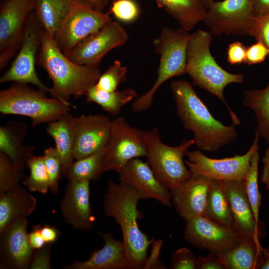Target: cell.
Wrapping results in <instances>:
<instances>
[{
	"mask_svg": "<svg viewBox=\"0 0 269 269\" xmlns=\"http://www.w3.org/2000/svg\"><path fill=\"white\" fill-rule=\"evenodd\" d=\"M22 172L19 170L10 158L0 152V192L5 193L19 185L23 179Z\"/></svg>",
	"mask_w": 269,
	"mask_h": 269,
	"instance_id": "d590c367",
	"label": "cell"
},
{
	"mask_svg": "<svg viewBox=\"0 0 269 269\" xmlns=\"http://www.w3.org/2000/svg\"><path fill=\"white\" fill-rule=\"evenodd\" d=\"M80 0H35L34 12L43 29L54 36L62 20Z\"/></svg>",
	"mask_w": 269,
	"mask_h": 269,
	"instance_id": "83f0119b",
	"label": "cell"
},
{
	"mask_svg": "<svg viewBox=\"0 0 269 269\" xmlns=\"http://www.w3.org/2000/svg\"><path fill=\"white\" fill-rule=\"evenodd\" d=\"M46 93L25 84L15 83L0 91V112L5 115L27 117L31 119L32 127L49 123L70 112L71 104L48 98Z\"/></svg>",
	"mask_w": 269,
	"mask_h": 269,
	"instance_id": "8992f818",
	"label": "cell"
},
{
	"mask_svg": "<svg viewBox=\"0 0 269 269\" xmlns=\"http://www.w3.org/2000/svg\"><path fill=\"white\" fill-rule=\"evenodd\" d=\"M147 162L159 182L170 190L188 178L191 172L185 165L184 157L195 144L193 139L185 140L176 146L163 143L159 131H145Z\"/></svg>",
	"mask_w": 269,
	"mask_h": 269,
	"instance_id": "52a82bcc",
	"label": "cell"
},
{
	"mask_svg": "<svg viewBox=\"0 0 269 269\" xmlns=\"http://www.w3.org/2000/svg\"><path fill=\"white\" fill-rule=\"evenodd\" d=\"M42 156L48 176L49 189L56 194L59 191V181L62 175L61 157L55 147L46 148Z\"/></svg>",
	"mask_w": 269,
	"mask_h": 269,
	"instance_id": "e575fe53",
	"label": "cell"
},
{
	"mask_svg": "<svg viewBox=\"0 0 269 269\" xmlns=\"http://www.w3.org/2000/svg\"><path fill=\"white\" fill-rule=\"evenodd\" d=\"M204 215L218 223L232 227V212L223 181L212 180Z\"/></svg>",
	"mask_w": 269,
	"mask_h": 269,
	"instance_id": "f546056e",
	"label": "cell"
},
{
	"mask_svg": "<svg viewBox=\"0 0 269 269\" xmlns=\"http://www.w3.org/2000/svg\"><path fill=\"white\" fill-rule=\"evenodd\" d=\"M260 136L255 133L253 142L243 155L221 159L206 156L201 150L188 151V160H184L191 173L211 180L244 181L250 167L252 154L259 149Z\"/></svg>",
	"mask_w": 269,
	"mask_h": 269,
	"instance_id": "8fae6325",
	"label": "cell"
},
{
	"mask_svg": "<svg viewBox=\"0 0 269 269\" xmlns=\"http://www.w3.org/2000/svg\"><path fill=\"white\" fill-rule=\"evenodd\" d=\"M86 96L87 103H96L109 115L116 116L125 105L137 97L138 95L132 88L122 91H107L99 89L94 85Z\"/></svg>",
	"mask_w": 269,
	"mask_h": 269,
	"instance_id": "4dcf8cb0",
	"label": "cell"
},
{
	"mask_svg": "<svg viewBox=\"0 0 269 269\" xmlns=\"http://www.w3.org/2000/svg\"><path fill=\"white\" fill-rule=\"evenodd\" d=\"M154 0L159 7L163 8L181 28L188 31L205 20L207 8L203 0Z\"/></svg>",
	"mask_w": 269,
	"mask_h": 269,
	"instance_id": "4316f807",
	"label": "cell"
},
{
	"mask_svg": "<svg viewBox=\"0 0 269 269\" xmlns=\"http://www.w3.org/2000/svg\"><path fill=\"white\" fill-rule=\"evenodd\" d=\"M95 9L102 11L108 4L109 0H83Z\"/></svg>",
	"mask_w": 269,
	"mask_h": 269,
	"instance_id": "f907efd6",
	"label": "cell"
},
{
	"mask_svg": "<svg viewBox=\"0 0 269 269\" xmlns=\"http://www.w3.org/2000/svg\"><path fill=\"white\" fill-rule=\"evenodd\" d=\"M111 122L102 115H82L74 120V158L79 159L105 147L111 132Z\"/></svg>",
	"mask_w": 269,
	"mask_h": 269,
	"instance_id": "2e32d148",
	"label": "cell"
},
{
	"mask_svg": "<svg viewBox=\"0 0 269 269\" xmlns=\"http://www.w3.org/2000/svg\"><path fill=\"white\" fill-rule=\"evenodd\" d=\"M259 149L252 155L250 167L244 181L245 192L257 222L259 220V211L262 196L258 185Z\"/></svg>",
	"mask_w": 269,
	"mask_h": 269,
	"instance_id": "836d02e7",
	"label": "cell"
},
{
	"mask_svg": "<svg viewBox=\"0 0 269 269\" xmlns=\"http://www.w3.org/2000/svg\"><path fill=\"white\" fill-rule=\"evenodd\" d=\"M198 260L193 253L186 248H181L171 255V269H197Z\"/></svg>",
	"mask_w": 269,
	"mask_h": 269,
	"instance_id": "f35d334b",
	"label": "cell"
},
{
	"mask_svg": "<svg viewBox=\"0 0 269 269\" xmlns=\"http://www.w3.org/2000/svg\"><path fill=\"white\" fill-rule=\"evenodd\" d=\"M110 12L95 9L83 0L76 2L61 21L54 38L65 53L112 21Z\"/></svg>",
	"mask_w": 269,
	"mask_h": 269,
	"instance_id": "30bf717a",
	"label": "cell"
},
{
	"mask_svg": "<svg viewBox=\"0 0 269 269\" xmlns=\"http://www.w3.org/2000/svg\"><path fill=\"white\" fill-rule=\"evenodd\" d=\"M263 249L254 240L242 238L237 245L217 254L226 269H256L260 268Z\"/></svg>",
	"mask_w": 269,
	"mask_h": 269,
	"instance_id": "484cf974",
	"label": "cell"
},
{
	"mask_svg": "<svg viewBox=\"0 0 269 269\" xmlns=\"http://www.w3.org/2000/svg\"><path fill=\"white\" fill-rule=\"evenodd\" d=\"M255 17L269 14V0H252Z\"/></svg>",
	"mask_w": 269,
	"mask_h": 269,
	"instance_id": "681fc988",
	"label": "cell"
},
{
	"mask_svg": "<svg viewBox=\"0 0 269 269\" xmlns=\"http://www.w3.org/2000/svg\"><path fill=\"white\" fill-rule=\"evenodd\" d=\"M29 175L22 180V184L31 192L45 194L49 189L48 176L42 155H33L28 161Z\"/></svg>",
	"mask_w": 269,
	"mask_h": 269,
	"instance_id": "d6a6232c",
	"label": "cell"
},
{
	"mask_svg": "<svg viewBox=\"0 0 269 269\" xmlns=\"http://www.w3.org/2000/svg\"><path fill=\"white\" fill-rule=\"evenodd\" d=\"M104 148L73 161L65 176L69 181L98 180L104 172L102 158Z\"/></svg>",
	"mask_w": 269,
	"mask_h": 269,
	"instance_id": "1f68e13d",
	"label": "cell"
},
{
	"mask_svg": "<svg viewBox=\"0 0 269 269\" xmlns=\"http://www.w3.org/2000/svg\"><path fill=\"white\" fill-rule=\"evenodd\" d=\"M204 4H205L207 8L209 6V5L212 3V2L215 1L216 0H203Z\"/></svg>",
	"mask_w": 269,
	"mask_h": 269,
	"instance_id": "f5cc1de1",
	"label": "cell"
},
{
	"mask_svg": "<svg viewBox=\"0 0 269 269\" xmlns=\"http://www.w3.org/2000/svg\"><path fill=\"white\" fill-rule=\"evenodd\" d=\"M26 218L12 222L0 233V256L3 267L23 269L29 267L33 258L27 232Z\"/></svg>",
	"mask_w": 269,
	"mask_h": 269,
	"instance_id": "d6986e66",
	"label": "cell"
},
{
	"mask_svg": "<svg viewBox=\"0 0 269 269\" xmlns=\"http://www.w3.org/2000/svg\"><path fill=\"white\" fill-rule=\"evenodd\" d=\"M197 269H226L219 256L215 253L210 252L206 257H197Z\"/></svg>",
	"mask_w": 269,
	"mask_h": 269,
	"instance_id": "f6af8a7d",
	"label": "cell"
},
{
	"mask_svg": "<svg viewBox=\"0 0 269 269\" xmlns=\"http://www.w3.org/2000/svg\"><path fill=\"white\" fill-rule=\"evenodd\" d=\"M246 47L240 41L230 43L227 48V61L231 65L240 64L245 63Z\"/></svg>",
	"mask_w": 269,
	"mask_h": 269,
	"instance_id": "7bdbcfd3",
	"label": "cell"
},
{
	"mask_svg": "<svg viewBox=\"0 0 269 269\" xmlns=\"http://www.w3.org/2000/svg\"><path fill=\"white\" fill-rule=\"evenodd\" d=\"M243 105L254 112L257 122L255 133L269 145V82L263 89L245 90Z\"/></svg>",
	"mask_w": 269,
	"mask_h": 269,
	"instance_id": "f1b7e54d",
	"label": "cell"
},
{
	"mask_svg": "<svg viewBox=\"0 0 269 269\" xmlns=\"http://www.w3.org/2000/svg\"><path fill=\"white\" fill-rule=\"evenodd\" d=\"M41 227L39 224L34 226L31 232L28 234L29 244L33 250L39 249L46 244L41 232Z\"/></svg>",
	"mask_w": 269,
	"mask_h": 269,
	"instance_id": "bcb514c9",
	"label": "cell"
},
{
	"mask_svg": "<svg viewBox=\"0 0 269 269\" xmlns=\"http://www.w3.org/2000/svg\"><path fill=\"white\" fill-rule=\"evenodd\" d=\"M29 268L31 269H51L50 264V246L46 244L42 248L38 249L33 255Z\"/></svg>",
	"mask_w": 269,
	"mask_h": 269,
	"instance_id": "b9f144b4",
	"label": "cell"
},
{
	"mask_svg": "<svg viewBox=\"0 0 269 269\" xmlns=\"http://www.w3.org/2000/svg\"><path fill=\"white\" fill-rule=\"evenodd\" d=\"M27 133L26 125L15 121H9L0 127V152L7 155L21 172L27 167L35 150L34 146L23 143Z\"/></svg>",
	"mask_w": 269,
	"mask_h": 269,
	"instance_id": "603a6c76",
	"label": "cell"
},
{
	"mask_svg": "<svg viewBox=\"0 0 269 269\" xmlns=\"http://www.w3.org/2000/svg\"><path fill=\"white\" fill-rule=\"evenodd\" d=\"M248 34L257 41L263 43L269 49V14L255 17Z\"/></svg>",
	"mask_w": 269,
	"mask_h": 269,
	"instance_id": "ab89813d",
	"label": "cell"
},
{
	"mask_svg": "<svg viewBox=\"0 0 269 269\" xmlns=\"http://www.w3.org/2000/svg\"><path fill=\"white\" fill-rule=\"evenodd\" d=\"M41 232L46 244L54 243L60 235L59 231L56 227L47 224L41 226Z\"/></svg>",
	"mask_w": 269,
	"mask_h": 269,
	"instance_id": "7dc6e473",
	"label": "cell"
},
{
	"mask_svg": "<svg viewBox=\"0 0 269 269\" xmlns=\"http://www.w3.org/2000/svg\"><path fill=\"white\" fill-rule=\"evenodd\" d=\"M140 199L131 186L109 180L104 198V213L120 226L126 254L133 269L143 268L148 248L154 240H149L138 227L137 219L141 215L137 204Z\"/></svg>",
	"mask_w": 269,
	"mask_h": 269,
	"instance_id": "3957f363",
	"label": "cell"
},
{
	"mask_svg": "<svg viewBox=\"0 0 269 269\" xmlns=\"http://www.w3.org/2000/svg\"><path fill=\"white\" fill-rule=\"evenodd\" d=\"M127 72V67L123 66L119 60H116L101 74L95 85L104 91H116L119 85L126 80Z\"/></svg>",
	"mask_w": 269,
	"mask_h": 269,
	"instance_id": "8d00e7d4",
	"label": "cell"
},
{
	"mask_svg": "<svg viewBox=\"0 0 269 269\" xmlns=\"http://www.w3.org/2000/svg\"><path fill=\"white\" fill-rule=\"evenodd\" d=\"M212 35L209 31L202 29L193 33L187 47L186 73L193 85L216 96L225 105L233 124L238 126L240 121L225 100L224 91L230 84L243 83L244 76L230 73L217 63L210 50Z\"/></svg>",
	"mask_w": 269,
	"mask_h": 269,
	"instance_id": "277c9868",
	"label": "cell"
},
{
	"mask_svg": "<svg viewBox=\"0 0 269 269\" xmlns=\"http://www.w3.org/2000/svg\"><path fill=\"white\" fill-rule=\"evenodd\" d=\"M146 154L145 131L131 127L122 116L112 121L109 139L103 154L104 172H118L131 159Z\"/></svg>",
	"mask_w": 269,
	"mask_h": 269,
	"instance_id": "9c48e42d",
	"label": "cell"
},
{
	"mask_svg": "<svg viewBox=\"0 0 269 269\" xmlns=\"http://www.w3.org/2000/svg\"><path fill=\"white\" fill-rule=\"evenodd\" d=\"M170 88L177 116L184 128L193 133V139L199 150L216 152L236 139V126H226L216 120L188 81L173 80Z\"/></svg>",
	"mask_w": 269,
	"mask_h": 269,
	"instance_id": "6da1fadb",
	"label": "cell"
},
{
	"mask_svg": "<svg viewBox=\"0 0 269 269\" xmlns=\"http://www.w3.org/2000/svg\"><path fill=\"white\" fill-rule=\"evenodd\" d=\"M211 181L191 173L188 178L170 190L176 211L185 221L204 215Z\"/></svg>",
	"mask_w": 269,
	"mask_h": 269,
	"instance_id": "ffe728a7",
	"label": "cell"
},
{
	"mask_svg": "<svg viewBox=\"0 0 269 269\" xmlns=\"http://www.w3.org/2000/svg\"><path fill=\"white\" fill-rule=\"evenodd\" d=\"M152 248L150 256L146 259L143 269H166V267L159 261L161 248L163 244V240L159 239L152 241Z\"/></svg>",
	"mask_w": 269,
	"mask_h": 269,
	"instance_id": "ee69618b",
	"label": "cell"
},
{
	"mask_svg": "<svg viewBox=\"0 0 269 269\" xmlns=\"http://www.w3.org/2000/svg\"><path fill=\"white\" fill-rule=\"evenodd\" d=\"M60 209L63 218L73 228L91 229L95 219L90 202V181H69Z\"/></svg>",
	"mask_w": 269,
	"mask_h": 269,
	"instance_id": "44dd1931",
	"label": "cell"
},
{
	"mask_svg": "<svg viewBox=\"0 0 269 269\" xmlns=\"http://www.w3.org/2000/svg\"><path fill=\"white\" fill-rule=\"evenodd\" d=\"M36 64L51 79L54 97L68 104L72 96H86L101 74L98 67L79 64L70 59L59 48L53 36L43 28Z\"/></svg>",
	"mask_w": 269,
	"mask_h": 269,
	"instance_id": "7a4b0ae2",
	"label": "cell"
},
{
	"mask_svg": "<svg viewBox=\"0 0 269 269\" xmlns=\"http://www.w3.org/2000/svg\"><path fill=\"white\" fill-rule=\"evenodd\" d=\"M255 18L252 0H215L208 6L204 22L212 35H244Z\"/></svg>",
	"mask_w": 269,
	"mask_h": 269,
	"instance_id": "4fadbf2b",
	"label": "cell"
},
{
	"mask_svg": "<svg viewBox=\"0 0 269 269\" xmlns=\"http://www.w3.org/2000/svg\"><path fill=\"white\" fill-rule=\"evenodd\" d=\"M110 13L119 21L131 22L138 17L139 9L134 0H115L112 3Z\"/></svg>",
	"mask_w": 269,
	"mask_h": 269,
	"instance_id": "74e56055",
	"label": "cell"
},
{
	"mask_svg": "<svg viewBox=\"0 0 269 269\" xmlns=\"http://www.w3.org/2000/svg\"><path fill=\"white\" fill-rule=\"evenodd\" d=\"M260 269H269V247L263 249Z\"/></svg>",
	"mask_w": 269,
	"mask_h": 269,
	"instance_id": "816d5d0a",
	"label": "cell"
},
{
	"mask_svg": "<svg viewBox=\"0 0 269 269\" xmlns=\"http://www.w3.org/2000/svg\"><path fill=\"white\" fill-rule=\"evenodd\" d=\"M42 26L32 12L26 21L22 42L8 69L0 77V83L8 82L31 84L54 97L51 88L45 85L38 77L35 64L41 44Z\"/></svg>",
	"mask_w": 269,
	"mask_h": 269,
	"instance_id": "ba28073f",
	"label": "cell"
},
{
	"mask_svg": "<svg viewBox=\"0 0 269 269\" xmlns=\"http://www.w3.org/2000/svg\"><path fill=\"white\" fill-rule=\"evenodd\" d=\"M193 33L182 28H162L153 41L155 51L159 55L157 77L151 88L136 99L132 105L134 112L148 110L160 86L168 79L186 73L187 47Z\"/></svg>",
	"mask_w": 269,
	"mask_h": 269,
	"instance_id": "5b68a950",
	"label": "cell"
},
{
	"mask_svg": "<svg viewBox=\"0 0 269 269\" xmlns=\"http://www.w3.org/2000/svg\"><path fill=\"white\" fill-rule=\"evenodd\" d=\"M104 241L100 250H94L86 261H74L64 269H132L127 257L123 241L115 239L110 233H99Z\"/></svg>",
	"mask_w": 269,
	"mask_h": 269,
	"instance_id": "7402d4cb",
	"label": "cell"
},
{
	"mask_svg": "<svg viewBox=\"0 0 269 269\" xmlns=\"http://www.w3.org/2000/svg\"><path fill=\"white\" fill-rule=\"evenodd\" d=\"M184 237L196 248L217 254L232 248L242 238L232 227L218 223L204 215L186 221Z\"/></svg>",
	"mask_w": 269,
	"mask_h": 269,
	"instance_id": "9a60e30c",
	"label": "cell"
},
{
	"mask_svg": "<svg viewBox=\"0 0 269 269\" xmlns=\"http://www.w3.org/2000/svg\"><path fill=\"white\" fill-rule=\"evenodd\" d=\"M117 173L120 182L131 186L139 194L140 199H155L171 207L170 190L157 180L147 163L135 158L128 162Z\"/></svg>",
	"mask_w": 269,
	"mask_h": 269,
	"instance_id": "e0dca14e",
	"label": "cell"
},
{
	"mask_svg": "<svg viewBox=\"0 0 269 269\" xmlns=\"http://www.w3.org/2000/svg\"><path fill=\"white\" fill-rule=\"evenodd\" d=\"M269 56V49L262 42L256 43L247 47L245 63L249 65L263 62Z\"/></svg>",
	"mask_w": 269,
	"mask_h": 269,
	"instance_id": "60d3db41",
	"label": "cell"
},
{
	"mask_svg": "<svg viewBox=\"0 0 269 269\" xmlns=\"http://www.w3.org/2000/svg\"><path fill=\"white\" fill-rule=\"evenodd\" d=\"M128 39L125 28L119 22L111 21L64 54L77 64L98 67L107 53L122 46Z\"/></svg>",
	"mask_w": 269,
	"mask_h": 269,
	"instance_id": "5bb4252c",
	"label": "cell"
},
{
	"mask_svg": "<svg viewBox=\"0 0 269 269\" xmlns=\"http://www.w3.org/2000/svg\"><path fill=\"white\" fill-rule=\"evenodd\" d=\"M35 0H2L0 5V69H3L21 45L24 26L34 10Z\"/></svg>",
	"mask_w": 269,
	"mask_h": 269,
	"instance_id": "7c38bea8",
	"label": "cell"
},
{
	"mask_svg": "<svg viewBox=\"0 0 269 269\" xmlns=\"http://www.w3.org/2000/svg\"><path fill=\"white\" fill-rule=\"evenodd\" d=\"M223 181L232 212V227L242 238L252 239L261 244L265 226L255 219L245 192L244 181Z\"/></svg>",
	"mask_w": 269,
	"mask_h": 269,
	"instance_id": "ac0fdd59",
	"label": "cell"
},
{
	"mask_svg": "<svg viewBox=\"0 0 269 269\" xmlns=\"http://www.w3.org/2000/svg\"><path fill=\"white\" fill-rule=\"evenodd\" d=\"M36 204V199L20 185L0 194V233L16 220L27 218Z\"/></svg>",
	"mask_w": 269,
	"mask_h": 269,
	"instance_id": "cb8c5ba5",
	"label": "cell"
},
{
	"mask_svg": "<svg viewBox=\"0 0 269 269\" xmlns=\"http://www.w3.org/2000/svg\"><path fill=\"white\" fill-rule=\"evenodd\" d=\"M73 117L68 112L58 119L48 123L47 133L55 143V147L61 157L62 175L66 174L73 162L74 133Z\"/></svg>",
	"mask_w": 269,
	"mask_h": 269,
	"instance_id": "d4e9b609",
	"label": "cell"
},
{
	"mask_svg": "<svg viewBox=\"0 0 269 269\" xmlns=\"http://www.w3.org/2000/svg\"><path fill=\"white\" fill-rule=\"evenodd\" d=\"M263 167L261 174V183L266 186V188L269 191V145L265 149L264 157L262 158Z\"/></svg>",
	"mask_w": 269,
	"mask_h": 269,
	"instance_id": "c3c4849f",
	"label": "cell"
}]
</instances>
